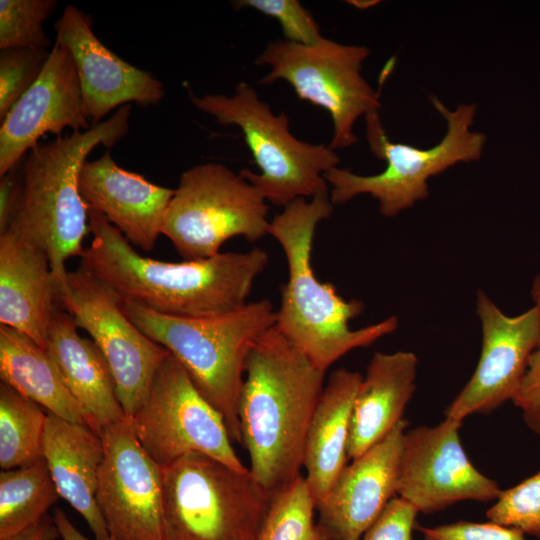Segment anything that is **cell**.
<instances>
[{"label": "cell", "instance_id": "6da1fadb", "mask_svg": "<svg viewBox=\"0 0 540 540\" xmlns=\"http://www.w3.org/2000/svg\"><path fill=\"white\" fill-rule=\"evenodd\" d=\"M88 216L93 240L80 265L121 299L160 314L197 318L235 310L248 302L269 262L259 247L179 263L143 257L102 213L88 209Z\"/></svg>", "mask_w": 540, "mask_h": 540}, {"label": "cell", "instance_id": "7a4b0ae2", "mask_svg": "<svg viewBox=\"0 0 540 540\" xmlns=\"http://www.w3.org/2000/svg\"><path fill=\"white\" fill-rule=\"evenodd\" d=\"M325 372L275 327L248 354L239 402L241 444L249 454L250 473L273 494L301 474Z\"/></svg>", "mask_w": 540, "mask_h": 540}, {"label": "cell", "instance_id": "3957f363", "mask_svg": "<svg viewBox=\"0 0 540 540\" xmlns=\"http://www.w3.org/2000/svg\"><path fill=\"white\" fill-rule=\"evenodd\" d=\"M333 206L328 190L310 201L299 198L275 215L268 229L282 247L288 265L274 327L325 371L348 352L373 344L398 326V319L390 316L351 329L349 322L362 313L364 303L343 299L332 284L316 277L311 260L313 239L317 225L331 216Z\"/></svg>", "mask_w": 540, "mask_h": 540}, {"label": "cell", "instance_id": "277c9868", "mask_svg": "<svg viewBox=\"0 0 540 540\" xmlns=\"http://www.w3.org/2000/svg\"><path fill=\"white\" fill-rule=\"evenodd\" d=\"M130 113V104L121 106L88 130L37 143L23 158L21 199L8 227L46 252L59 304L69 292L65 263L81 256L90 232L88 207L79 191L80 169L97 146L111 148L126 135Z\"/></svg>", "mask_w": 540, "mask_h": 540}, {"label": "cell", "instance_id": "5b68a950", "mask_svg": "<svg viewBox=\"0 0 540 540\" xmlns=\"http://www.w3.org/2000/svg\"><path fill=\"white\" fill-rule=\"evenodd\" d=\"M123 313L185 368L199 392L221 414L231 440L242 443L239 402L245 364L254 342L275 326L269 299L208 317L157 313L120 298Z\"/></svg>", "mask_w": 540, "mask_h": 540}, {"label": "cell", "instance_id": "8992f818", "mask_svg": "<svg viewBox=\"0 0 540 540\" xmlns=\"http://www.w3.org/2000/svg\"><path fill=\"white\" fill-rule=\"evenodd\" d=\"M162 540H257L275 494L250 473L190 452L161 466Z\"/></svg>", "mask_w": 540, "mask_h": 540}, {"label": "cell", "instance_id": "52a82bcc", "mask_svg": "<svg viewBox=\"0 0 540 540\" xmlns=\"http://www.w3.org/2000/svg\"><path fill=\"white\" fill-rule=\"evenodd\" d=\"M434 108L446 122V133L439 143L428 149L393 142L387 135L378 112L365 116L366 137L375 157L386 162L375 175H358L339 167L324 177L332 188L333 205L344 204L361 194L378 200L380 213L398 215L428 196L427 181L460 162L480 159L486 136L470 130L476 113L475 104H461L449 110L438 98L431 97Z\"/></svg>", "mask_w": 540, "mask_h": 540}, {"label": "cell", "instance_id": "ba28073f", "mask_svg": "<svg viewBox=\"0 0 540 540\" xmlns=\"http://www.w3.org/2000/svg\"><path fill=\"white\" fill-rule=\"evenodd\" d=\"M192 104L221 125L238 126L260 173H239L273 205L286 207L299 198H312L328 190L324 177L338 167L340 158L329 145L296 138L289 130L285 112L273 113L247 83L241 82L231 96L190 93Z\"/></svg>", "mask_w": 540, "mask_h": 540}, {"label": "cell", "instance_id": "9c48e42d", "mask_svg": "<svg viewBox=\"0 0 540 540\" xmlns=\"http://www.w3.org/2000/svg\"><path fill=\"white\" fill-rule=\"evenodd\" d=\"M268 210L262 193L240 173L220 163L198 164L181 174L162 234L184 260L207 259L231 238L255 242L268 234Z\"/></svg>", "mask_w": 540, "mask_h": 540}, {"label": "cell", "instance_id": "30bf717a", "mask_svg": "<svg viewBox=\"0 0 540 540\" xmlns=\"http://www.w3.org/2000/svg\"><path fill=\"white\" fill-rule=\"evenodd\" d=\"M369 54L366 46L324 37L312 45L276 40L267 44L255 65L270 67L259 84L285 80L299 99L329 112L333 123L329 147L335 150L357 143L353 131L357 119L378 112L382 106L380 93L361 74Z\"/></svg>", "mask_w": 540, "mask_h": 540}, {"label": "cell", "instance_id": "8fae6325", "mask_svg": "<svg viewBox=\"0 0 540 540\" xmlns=\"http://www.w3.org/2000/svg\"><path fill=\"white\" fill-rule=\"evenodd\" d=\"M130 418L138 441L160 466L199 452L238 471L249 470L236 455L221 414L171 354L159 366L144 404Z\"/></svg>", "mask_w": 540, "mask_h": 540}, {"label": "cell", "instance_id": "7c38bea8", "mask_svg": "<svg viewBox=\"0 0 540 540\" xmlns=\"http://www.w3.org/2000/svg\"><path fill=\"white\" fill-rule=\"evenodd\" d=\"M67 281L68 298L60 305L104 355L125 415L133 417L170 352L144 334L123 313L120 297L81 265L68 272Z\"/></svg>", "mask_w": 540, "mask_h": 540}, {"label": "cell", "instance_id": "4fadbf2b", "mask_svg": "<svg viewBox=\"0 0 540 540\" xmlns=\"http://www.w3.org/2000/svg\"><path fill=\"white\" fill-rule=\"evenodd\" d=\"M462 422L445 418L434 426L406 430L397 496L419 513L440 512L460 501L496 500L502 489L468 459L461 444Z\"/></svg>", "mask_w": 540, "mask_h": 540}, {"label": "cell", "instance_id": "5bb4252c", "mask_svg": "<svg viewBox=\"0 0 540 540\" xmlns=\"http://www.w3.org/2000/svg\"><path fill=\"white\" fill-rule=\"evenodd\" d=\"M105 456L96 499L115 540H162V474L137 439L130 417L101 434Z\"/></svg>", "mask_w": 540, "mask_h": 540}, {"label": "cell", "instance_id": "9a60e30c", "mask_svg": "<svg viewBox=\"0 0 540 540\" xmlns=\"http://www.w3.org/2000/svg\"><path fill=\"white\" fill-rule=\"evenodd\" d=\"M476 311L482 327V349L467 384L445 410V418L463 422L488 414L515 397L529 358L540 342V307L508 316L479 290Z\"/></svg>", "mask_w": 540, "mask_h": 540}, {"label": "cell", "instance_id": "2e32d148", "mask_svg": "<svg viewBox=\"0 0 540 540\" xmlns=\"http://www.w3.org/2000/svg\"><path fill=\"white\" fill-rule=\"evenodd\" d=\"M55 30V42L72 55L91 126L115 108L131 102L142 107L157 105L163 99V83L109 50L94 34L91 17L76 6L65 7Z\"/></svg>", "mask_w": 540, "mask_h": 540}, {"label": "cell", "instance_id": "e0dca14e", "mask_svg": "<svg viewBox=\"0 0 540 540\" xmlns=\"http://www.w3.org/2000/svg\"><path fill=\"white\" fill-rule=\"evenodd\" d=\"M91 127L72 55L55 42L37 81L1 121L0 177L46 133L60 136L65 128L85 131Z\"/></svg>", "mask_w": 540, "mask_h": 540}, {"label": "cell", "instance_id": "ac0fdd59", "mask_svg": "<svg viewBox=\"0 0 540 540\" xmlns=\"http://www.w3.org/2000/svg\"><path fill=\"white\" fill-rule=\"evenodd\" d=\"M407 426L403 419L380 442L352 459L316 503L317 525L329 539L359 540L397 496Z\"/></svg>", "mask_w": 540, "mask_h": 540}, {"label": "cell", "instance_id": "d6986e66", "mask_svg": "<svg viewBox=\"0 0 540 540\" xmlns=\"http://www.w3.org/2000/svg\"><path fill=\"white\" fill-rule=\"evenodd\" d=\"M79 191L88 209L102 213L131 245L154 248L175 189L155 185L121 168L110 150L86 161L79 172Z\"/></svg>", "mask_w": 540, "mask_h": 540}, {"label": "cell", "instance_id": "ffe728a7", "mask_svg": "<svg viewBox=\"0 0 540 540\" xmlns=\"http://www.w3.org/2000/svg\"><path fill=\"white\" fill-rule=\"evenodd\" d=\"M57 303L46 252L8 227L0 233V324L45 349Z\"/></svg>", "mask_w": 540, "mask_h": 540}, {"label": "cell", "instance_id": "44dd1931", "mask_svg": "<svg viewBox=\"0 0 540 540\" xmlns=\"http://www.w3.org/2000/svg\"><path fill=\"white\" fill-rule=\"evenodd\" d=\"M72 317L57 303L48 329L46 351L80 405L86 425L101 436L126 415L111 369L93 340L83 338Z\"/></svg>", "mask_w": 540, "mask_h": 540}, {"label": "cell", "instance_id": "7402d4cb", "mask_svg": "<svg viewBox=\"0 0 540 540\" xmlns=\"http://www.w3.org/2000/svg\"><path fill=\"white\" fill-rule=\"evenodd\" d=\"M47 414L43 458L59 497L80 513L95 540H108L110 533L96 499L105 456L103 439L86 424Z\"/></svg>", "mask_w": 540, "mask_h": 540}, {"label": "cell", "instance_id": "603a6c76", "mask_svg": "<svg viewBox=\"0 0 540 540\" xmlns=\"http://www.w3.org/2000/svg\"><path fill=\"white\" fill-rule=\"evenodd\" d=\"M417 368L418 358L410 351L372 355L353 403L348 458L363 454L403 420L416 389Z\"/></svg>", "mask_w": 540, "mask_h": 540}, {"label": "cell", "instance_id": "cb8c5ba5", "mask_svg": "<svg viewBox=\"0 0 540 540\" xmlns=\"http://www.w3.org/2000/svg\"><path fill=\"white\" fill-rule=\"evenodd\" d=\"M363 375L346 368L333 371L323 388L308 429L303 467L316 503L347 465L354 399Z\"/></svg>", "mask_w": 540, "mask_h": 540}, {"label": "cell", "instance_id": "d4e9b609", "mask_svg": "<svg viewBox=\"0 0 540 540\" xmlns=\"http://www.w3.org/2000/svg\"><path fill=\"white\" fill-rule=\"evenodd\" d=\"M0 378L24 397L65 420L86 424L83 411L46 349L0 325Z\"/></svg>", "mask_w": 540, "mask_h": 540}, {"label": "cell", "instance_id": "484cf974", "mask_svg": "<svg viewBox=\"0 0 540 540\" xmlns=\"http://www.w3.org/2000/svg\"><path fill=\"white\" fill-rule=\"evenodd\" d=\"M59 494L44 459L0 473V539L47 514Z\"/></svg>", "mask_w": 540, "mask_h": 540}, {"label": "cell", "instance_id": "4316f807", "mask_svg": "<svg viewBox=\"0 0 540 540\" xmlns=\"http://www.w3.org/2000/svg\"><path fill=\"white\" fill-rule=\"evenodd\" d=\"M47 415L43 407L0 383V467L9 470L43 458Z\"/></svg>", "mask_w": 540, "mask_h": 540}, {"label": "cell", "instance_id": "83f0119b", "mask_svg": "<svg viewBox=\"0 0 540 540\" xmlns=\"http://www.w3.org/2000/svg\"><path fill=\"white\" fill-rule=\"evenodd\" d=\"M314 510L316 501L300 474L275 494L257 540H316L320 529Z\"/></svg>", "mask_w": 540, "mask_h": 540}, {"label": "cell", "instance_id": "f1b7e54d", "mask_svg": "<svg viewBox=\"0 0 540 540\" xmlns=\"http://www.w3.org/2000/svg\"><path fill=\"white\" fill-rule=\"evenodd\" d=\"M56 6L55 0H1L0 50L22 47L47 49L50 40L43 23Z\"/></svg>", "mask_w": 540, "mask_h": 540}, {"label": "cell", "instance_id": "f546056e", "mask_svg": "<svg viewBox=\"0 0 540 540\" xmlns=\"http://www.w3.org/2000/svg\"><path fill=\"white\" fill-rule=\"evenodd\" d=\"M489 521L513 527L540 539V470L519 484L502 490L486 511Z\"/></svg>", "mask_w": 540, "mask_h": 540}, {"label": "cell", "instance_id": "4dcf8cb0", "mask_svg": "<svg viewBox=\"0 0 540 540\" xmlns=\"http://www.w3.org/2000/svg\"><path fill=\"white\" fill-rule=\"evenodd\" d=\"M50 51L22 47L0 50V121L41 75Z\"/></svg>", "mask_w": 540, "mask_h": 540}, {"label": "cell", "instance_id": "1f68e13d", "mask_svg": "<svg viewBox=\"0 0 540 540\" xmlns=\"http://www.w3.org/2000/svg\"><path fill=\"white\" fill-rule=\"evenodd\" d=\"M232 3L236 10L249 7L277 19L287 41L312 45L323 38L312 14L297 0H238Z\"/></svg>", "mask_w": 540, "mask_h": 540}, {"label": "cell", "instance_id": "d6a6232c", "mask_svg": "<svg viewBox=\"0 0 540 540\" xmlns=\"http://www.w3.org/2000/svg\"><path fill=\"white\" fill-rule=\"evenodd\" d=\"M531 295L540 307V273L534 278ZM513 403L522 412L526 426L540 436V342L531 354Z\"/></svg>", "mask_w": 540, "mask_h": 540}, {"label": "cell", "instance_id": "836d02e7", "mask_svg": "<svg viewBox=\"0 0 540 540\" xmlns=\"http://www.w3.org/2000/svg\"><path fill=\"white\" fill-rule=\"evenodd\" d=\"M423 540H527L519 529L495 522L457 521L435 527H419Z\"/></svg>", "mask_w": 540, "mask_h": 540}, {"label": "cell", "instance_id": "e575fe53", "mask_svg": "<svg viewBox=\"0 0 540 540\" xmlns=\"http://www.w3.org/2000/svg\"><path fill=\"white\" fill-rule=\"evenodd\" d=\"M418 513L410 503L395 496L359 540H413Z\"/></svg>", "mask_w": 540, "mask_h": 540}, {"label": "cell", "instance_id": "d590c367", "mask_svg": "<svg viewBox=\"0 0 540 540\" xmlns=\"http://www.w3.org/2000/svg\"><path fill=\"white\" fill-rule=\"evenodd\" d=\"M23 159L0 179V233L12 222L21 199Z\"/></svg>", "mask_w": 540, "mask_h": 540}, {"label": "cell", "instance_id": "8d00e7d4", "mask_svg": "<svg viewBox=\"0 0 540 540\" xmlns=\"http://www.w3.org/2000/svg\"><path fill=\"white\" fill-rule=\"evenodd\" d=\"M59 536L53 516L46 514L25 529L0 540H57Z\"/></svg>", "mask_w": 540, "mask_h": 540}, {"label": "cell", "instance_id": "74e56055", "mask_svg": "<svg viewBox=\"0 0 540 540\" xmlns=\"http://www.w3.org/2000/svg\"><path fill=\"white\" fill-rule=\"evenodd\" d=\"M53 519L59 530L60 537L63 540H90L79 532L76 527L70 522L66 514L57 509L53 513ZM108 540H115L112 536Z\"/></svg>", "mask_w": 540, "mask_h": 540}, {"label": "cell", "instance_id": "f35d334b", "mask_svg": "<svg viewBox=\"0 0 540 540\" xmlns=\"http://www.w3.org/2000/svg\"><path fill=\"white\" fill-rule=\"evenodd\" d=\"M318 526V525H317ZM320 529V528H319ZM316 540H331L329 539L325 534L324 532L320 529V534L318 536V538Z\"/></svg>", "mask_w": 540, "mask_h": 540}]
</instances>
